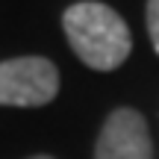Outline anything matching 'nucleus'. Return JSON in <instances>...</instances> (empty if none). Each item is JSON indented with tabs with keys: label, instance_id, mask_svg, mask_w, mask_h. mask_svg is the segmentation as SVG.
<instances>
[{
	"label": "nucleus",
	"instance_id": "nucleus-4",
	"mask_svg": "<svg viewBox=\"0 0 159 159\" xmlns=\"http://www.w3.org/2000/svg\"><path fill=\"white\" fill-rule=\"evenodd\" d=\"M148 35L159 53V0H148Z\"/></svg>",
	"mask_w": 159,
	"mask_h": 159
},
{
	"label": "nucleus",
	"instance_id": "nucleus-5",
	"mask_svg": "<svg viewBox=\"0 0 159 159\" xmlns=\"http://www.w3.org/2000/svg\"><path fill=\"white\" fill-rule=\"evenodd\" d=\"M30 159H53V156H30Z\"/></svg>",
	"mask_w": 159,
	"mask_h": 159
},
{
	"label": "nucleus",
	"instance_id": "nucleus-1",
	"mask_svg": "<svg viewBox=\"0 0 159 159\" xmlns=\"http://www.w3.org/2000/svg\"><path fill=\"white\" fill-rule=\"evenodd\" d=\"M62 30L71 50L91 71H115L127 62L133 50V35L127 21L106 3L80 0L62 15Z\"/></svg>",
	"mask_w": 159,
	"mask_h": 159
},
{
	"label": "nucleus",
	"instance_id": "nucleus-3",
	"mask_svg": "<svg viewBox=\"0 0 159 159\" xmlns=\"http://www.w3.org/2000/svg\"><path fill=\"white\" fill-rule=\"evenodd\" d=\"M94 159H153V142L144 115L130 106L115 109L100 127Z\"/></svg>",
	"mask_w": 159,
	"mask_h": 159
},
{
	"label": "nucleus",
	"instance_id": "nucleus-2",
	"mask_svg": "<svg viewBox=\"0 0 159 159\" xmlns=\"http://www.w3.org/2000/svg\"><path fill=\"white\" fill-rule=\"evenodd\" d=\"M59 94V71L44 56L0 62V106H44Z\"/></svg>",
	"mask_w": 159,
	"mask_h": 159
}]
</instances>
